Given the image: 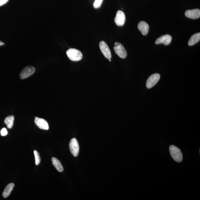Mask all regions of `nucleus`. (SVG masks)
Here are the masks:
<instances>
[{
    "label": "nucleus",
    "mask_w": 200,
    "mask_h": 200,
    "mask_svg": "<svg viewBox=\"0 0 200 200\" xmlns=\"http://www.w3.org/2000/svg\"><path fill=\"white\" fill-rule=\"evenodd\" d=\"M114 50L115 52L120 58L125 59L127 57V52L123 46L120 43H115Z\"/></svg>",
    "instance_id": "3"
},
{
    "label": "nucleus",
    "mask_w": 200,
    "mask_h": 200,
    "mask_svg": "<svg viewBox=\"0 0 200 200\" xmlns=\"http://www.w3.org/2000/svg\"><path fill=\"white\" fill-rule=\"evenodd\" d=\"M14 116L13 115L9 116L5 119L4 123L6 124L7 128L11 129L14 125Z\"/></svg>",
    "instance_id": "16"
},
{
    "label": "nucleus",
    "mask_w": 200,
    "mask_h": 200,
    "mask_svg": "<svg viewBox=\"0 0 200 200\" xmlns=\"http://www.w3.org/2000/svg\"><path fill=\"white\" fill-rule=\"evenodd\" d=\"M35 69L32 66H27L22 70L20 74V78L22 79L27 78L34 73Z\"/></svg>",
    "instance_id": "6"
},
{
    "label": "nucleus",
    "mask_w": 200,
    "mask_h": 200,
    "mask_svg": "<svg viewBox=\"0 0 200 200\" xmlns=\"http://www.w3.org/2000/svg\"><path fill=\"white\" fill-rule=\"evenodd\" d=\"M185 15L187 18L192 19H196L200 18V9H196L193 10H187L185 12Z\"/></svg>",
    "instance_id": "11"
},
{
    "label": "nucleus",
    "mask_w": 200,
    "mask_h": 200,
    "mask_svg": "<svg viewBox=\"0 0 200 200\" xmlns=\"http://www.w3.org/2000/svg\"><path fill=\"white\" fill-rule=\"evenodd\" d=\"M69 147L70 151L72 155L74 156H77L79 153V147L78 142L77 139L73 138L70 140Z\"/></svg>",
    "instance_id": "4"
},
{
    "label": "nucleus",
    "mask_w": 200,
    "mask_h": 200,
    "mask_svg": "<svg viewBox=\"0 0 200 200\" xmlns=\"http://www.w3.org/2000/svg\"><path fill=\"white\" fill-rule=\"evenodd\" d=\"M69 58L73 61H78L81 60L82 58V53L78 50L71 48L66 52Z\"/></svg>",
    "instance_id": "2"
},
{
    "label": "nucleus",
    "mask_w": 200,
    "mask_h": 200,
    "mask_svg": "<svg viewBox=\"0 0 200 200\" xmlns=\"http://www.w3.org/2000/svg\"><path fill=\"white\" fill-rule=\"evenodd\" d=\"M200 40V33H195L191 37L188 42L189 46H191L197 44Z\"/></svg>",
    "instance_id": "14"
},
{
    "label": "nucleus",
    "mask_w": 200,
    "mask_h": 200,
    "mask_svg": "<svg viewBox=\"0 0 200 200\" xmlns=\"http://www.w3.org/2000/svg\"><path fill=\"white\" fill-rule=\"evenodd\" d=\"M103 0H95L94 3V8L97 9L101 6Z\"/></svg>",
    "instance_id": "18"
},
{
    "label": "nucleus",
    "mask_w": 200,
    "mask_h": 200,
    "mask_svg": "<svg viewBox=\"0 0 200 200\" xmlns=\"http://www.w3.org/2000/svg\"><path fill=\"white\" fill-rule=\"evenodd\" d=\"M9 0H0V6L6 3Z\"/></svg>",
    "instance_id": "20"
},
{
    "label": "nucleus",
    "mask_w": 200,
    "mask_h": 200,
    "mask_svg": "<svg viewBox=\"0 0 200 200\" xmlns=\"http://www.w3.org/2000/svg\"><path fill=\"white\" fill-rule=\"evenodd\" d=\"M52 162L55 167L57 171L59 172H62L64 170L62 164L58 159L55 158V157H53L52 158Z\"/></svg>",
    "instance_id": "15"
},
{
    "label": "nucleus",
    "mask_w": 200,
    "mask_h": 200,
    "mask_svg": "<svg viewBox=\"0 0 200 200\" xmlns=\"http://www.w3.org/2000/svg\"><path fill=\"white\" fill-rule=\"evenodd\" d=\"M35 122L39 128L44 130H48L49 129L48 122L43 119L36 117L35 118Z\"/></svg>",
    "instance_id": "10"
},
{
    "label": "nucleus",
    "mask_w": 200,
    "mask_h": 200,
    "mask_svg": "<svg viewBox=\"0 0 200 200\" xmlns=\"http://www.w3.org/2000/svg\"><path fill=\"white\" fill-rule=\"evenodd\" d=\"M160 78V75L159 73L153 74L148 78L146 82V87L148 89L151 88L156 84Z\"/></svg>",
    "instance_id": "5"
},
{
    "label": "nucleus",
    "mask_w": 200,
    "mask_h": 200,
    "mask_svg": "<svg viewBox=\"0 0 200 200\" xmlns=\"http://www.w3.org/2000/svg\"><path fill=\"white\" fill-rule=\"evenodd\" d=\"M14 186L15 184L14 183H10L7 185L3 192V197L5 198L8 197L14 188Z\"/></svg>",
    "instance_id": "13"
},
{
    "label": "nucleus",
    "mask_w": 200,
    "mask_h": 200,
    "mask_svg": "<svg viewBox=\"0 0 200 200\" xmlns=\"http://www.w3.org/2000/svg\"><path fill=\"white\" fill-rule=\"evenodd\" d=\"M125 15L124 13L122 10H118L116 13L115 21L117 25L121 27L125 23Z\"/></svg>",
    "instance_id": "8"
},
{
    "label": "nucleus",
    "mask_w": 200,
    "mask_h": 200,
    "mask_svg": "<svg viewBox=\"0 0 200 200\" xmlns=\"http://www.w3.org/2000/svg\"><path fill=\"white\" fill-rule=\"evenodd\" d=\"M7 131L6 128H3L1 131V134L2 136H5L7 134Z\"/></svg>",
    "instance_id": "19"
},
{
    "label": "nucleus",
    "mask_w": 200,
    "mask_h": 200,
    "mask_svg": "<svg viewBox=\"0 0 200 200\" xmlns=\"http://www.w3.org/2000/svg\"><path fill=\"white\" fill-rule=\"evenodd\" d=\"M99 47L100 50L106 58L110 59L112 57L111 52L107 44L105 42L102 41L100 42Z\"/></svg>",
    "instance_id": "7"
},
{
    "label": "nucleus",
    "mask_w": 200,
    "mask_h": 200,
    "mask_svg": "<svg viewBox=\"0 0 200 200\" xmlns=\"http://www.w3.org/2000/svg\"><path fill=\"white\" fill-rule=\"evenodd\" d=\"M4 44H5L3 42H2L1 41H0V46L4 45Z\"/></svg>",
    "instance_id": "21"
},
{
    "label": "nucleus",
    "mask_w": 200,
    "mask_h": 200,
    "mask_svg": "<svg viewBox=\"0 0 200 200\" xmlns=\"http://www.w3.org/2000/svg\"><path fill=\"white\" fill-rule=\"evenodd\" d=\"M169 151L172 157L176 162H181L182 161V154L179 148L173 145H171L169 147Z\"/></svg>",
    "instance_id": "1"
},
{
    "label": "nucleus",
    "mask_w": 200,
    "mask_h": 200,
    "mask_svg": "<svg viewBox=\"0 0 200 200\" xmlns=\"http://www.w3.org/2000/svg\"><path fill=\"white\" fill-rule=\"evenodd\" d=\"M34 154L35 159V164L36 165H38L40 162V154H39L38 152L36 151V150H35L34 151Z\"/></svg>",
    "instance_id": "17"
},
{
    "label": "nucleus",
    "mask_w": 200,
    "mask_h": 200,
    "mask_svg": "<svg viewBox=\"0 0 200 200\" xmlns=\"http://www.w3.org/2000/svg\"><path fill=\"white\" fill-rule=\"evenodd\" d=\"M138 28L143 35L145 36L147 35L149 31V26L146 22H140L138 25Z\"/></svg>",
    "instance_id": "12"
},
{
    "label": "nucleus",
    "mask_w": 200,
    "mask_h": 200,
    "mask_svg": "<svg viewBox=\"0 0 200 200\" xmlns=\"http://www.w3.org/2000/svg\"><path fill=\"white\" fill-rule=\"evenodd\" d=\"M172 40V36L166 34L157 38L156 40L155 44H163L164 45H168L171 43Z\"/></svg>",
    "instance_id": "9"
}]
</instances>
